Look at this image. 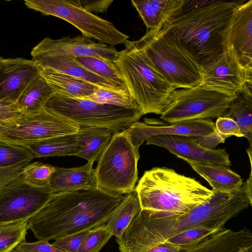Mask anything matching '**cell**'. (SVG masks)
I'll list each match as a JSON object with an SVG mask.
<instances>
[{"label": "cell", "mask_w": 252, "mask_h": 252, "mask_svg": "<svg viewBox=\"0 0 252 252\" xmlns=\"http://www.w3.org/2000/svg\"><path fill=\"white\" fill-rule=\"evenodd\" d=\"M252 83L247 84L237 94L224 117L234 120L240 126L243 137L252 143Z\"/></svg>", "instance_id": "83f0119b"}, {"label": "cell", "mask_w": 252, "mask_h": 252, "mask_svg": "<svg viewBox=\"0 0 252 252\" xmlns=\"http://www.w3.org/2000/svg\"><path fill=\"white\" fill-rule=\"evenodd\" d=\"M54 194L50 188L29 185L23 176L15 179L0 189V223L29 220Z\"/></svg>", "instance_id": "7c38bea8"}, {"label": "cell", "mask_w": 252, "mask_h": 252, "mask_svg": "<svg viewBox=\"0 0 252 252\" xmlns=\"http://www.w3.org/2000/svg\"><path fill=\"white\" fill-rule=\"evenodd\" d=\"M141 210L137 191L124 196L108 216L105 225L115 238H121L127 227Z\"/></svg>", "instance_id": "484cf974"}, {"label": "cell", "mask_w": 252, "mask_h": 252, "mask_svg": "<svg viewBox=\"0 0 252 252\" xmlns=\"http://www.w3.org/2000/svg\"><path fill=\"white\" fill-rule=\"evenodd\" d=\"M39 68L59 71L89 82L100 89L128 93L125 86L109 81L88 70L70 56H56L32 59Z\"/></svg>", "instance_id": "d6986e66"}, {"label": "cell", "mask_w": 252, "mask_h": 252, "mask_svg": "<svg viewBox=\"0 0 252 252\" xmlns=\"http://www.w3.org/2000/svg\"><path fill=\"white\" fill-rule=\"evenodd\" d=\"M221 231L222 230L203 227L189 228L170 237L162 243H169L177 247L182 251L198 244Z\"/></svg>", "instance_id": "4dcf8cb0"}, {"label": "cell", "mask_w": 252, "mask_h": 252, "mask_svg": "<svg viewBox=\"0 0 252 252\" xmlns=\"http://www.w3.org/2000/svg\"><path fill=\"white\" fill-rule=\"evenodd\" d=\"M35 157L27 148L0 140V167L25 161H31Z\"/></svg>", "instance_id": "e575fe53"}, {"label": "cell", "mask_w": 252, "mask_h": 252, "mask_svg": "<svg viewBox=\"0 0 252 252\" xmlns=\"http://www.w3.org/2000/svg\"><path fill=\"white\" fill-rule=\"evenodd\" d=\"M223 48L229 45L241 63L252 70V0L240 2L224 31Z\"/></svg>", "instance_id": "e0dca14e"}, {"label": "cell", "mask_w": 252, "mask_h": 252, "mask_svg": "<svg viewBox=\"0 0 252 252\" xmlns=\"http://www.w3.org/2000/svg\"><path fill=\"white\" fill-rule=\"evenodd\" d=\"M28 221L0 223V252H12L25 241Z\"/></svg>", "instance_id": "f546056e"}, {"label": "cell", "mask_w": 252, "mask_h": 252, "mask_svg": "<svg viewBox=\"0 0 252 252\" xmlns=\"http://www.w3.org/2000/svg\"><path fill=\"white\" fill-rule=\"evenodd\" d=\"M147 145H154L167 149L187 162L209 165H231L228 154L224 149L206 148L193 138L177 135H158L146 140Z\"/></svg>", "instance_id": "2e32d148"}, {"label": "cell", "mask_w": 252, "mask_h": 252, "mask_svg": "<svg viewBox=\"0 0 252 252\" xmlns=\"http://www.w3.org/2000/svg\"><path fill=\"white\" fill-rule=\"evenodd\" d=\"M55 92L39 74L27 86L16 103L22 113L37 111L44 109Z\"/></svg>", "instance_id": "f1b7e54d"}, {"label": "cell", "mask_w": 252, "mask_h": 252, "mask_svg": "<svg viewBox=\"0 0 252 252\" xmlns=\"http://www.w3.org/2000/svg\"><path fill=\"white\" fill-rule=\"evenodd\" d=\"M188 163L209 183L212 191L230 193L238 190L243 185L241 177L229 166Z\"/></svg>", "instance_id": "cb8c5ba5"}, {"label": "cell", "mask_w": 252, "mask_h": 252, "mask_svg": "<svg viewBox=\"0 0 252 252\" xmlns=\"http://www.w3.org/2000/svg\"><path fill=\"white\" fill-rule=\"evenodd\" d=\"M17 248L24 252H64L49 243L48 241L42 240L33 243L24 241Z\"/></svg>", "instance_id": "ab89813d"}, {"label": "cell", "mask_w": 252, "mask_h": 252, "mask_svg": "<svg viewBox=\"0 0 252 252\" xmlns=\"http://www.w3.org/2000/svg\"><path fill=\"white\" fill-rule=\"evenodd\" d=\"M215 125L217 131L224 139L231 136L243 137L240 126L230 118L224 116L218 117Z\"/></svg>", "instance_id": "74e56055"}, {"label": "cell", "mask_w": 252, "mask_h": 252, "mask_svg": "<svg viewBox=\"0 0 252 252\" xmlns=\"http://www.w3.org/2000/svg\"><path fill=\"white\" fill-rule=\"evenodd\" d=\"M113 133L112 130L105 128L80 126L76 137L81 150L75 156L93 163L98 161Z\"/></svg>", "instance_id": "d4e9b609"}, {"label": "cell", "mask_w": 252, "mask_h": 252, "mask_svg": "<svg viewBox=\"0 0 252 252\" xmlns=\"http://www.w3.org/2000/svg\"><path fill=\"white\" fill-rule=\"evenodd\" d=\"M105 224L91 229L77 252H99L113 236Z\"/></svg>", "instance_id": "d590c367"}, {"label": "cell", "mask_w": 252, "mask_h": 252, "mask_svg": "<svg viewBox=\"0 0 252 252\" xmlns=\"http://www.w3.org/2000/svg\"><path fill=\"white\" fill-rule=\"evenodd\" d=\"M39 74V68L32 60L0 57V100L16 102Z\"/></svg>", "instance_id": "ac0fdd59"}, {"label": "cell", "mask_w": 252, "mask_h": 252, "mask_svg": "<svg viewBox=\"0 0 252 252\" xmlns=\"http://www.w3.org/2000/svg\"><path fill=\"white\" fill-rule=\"evenodd\" d=\"M39 69L40 75L57 94L70 98H82L99 89L89 82L59 71L47 68Z\"/></svg>", "instance_id": "7402d4cb"}, {"label": "cell", "mask_w": 252, "mask_h": 252, "mask_svg": "<svg viewBox=\"0 0 252 252\" xmlns=\"http://www.w3.org/2000/svg\"><path fill=\"white\" fill-rule=\"evenodd\" d=\"M78 1L86 10L91 13H105L113 2V0H78Z\"/></svg>", "instance_id": "60d3db41"}, {"label": "cell", "mask_w": 252, "mask_h": 252, "mask_svg": "<svg viewBox=\"0 0 252 252\" xmlns=\"http://www.w3.org/2000/svg\"><path fill=\"white\" fill-rule=\"evenodd\" d=\"M249 247V240L242 231L224 229L181 252H245Z\"/></svg>", "instance_id": "603a6c76"}, {"label": "cell", "mask_w": 252, "mask_h": 252, "mask_svg": "<svg viewBox=\"0 0 252 252\" xmlns=\"http://www.w3.org/2000/svg\"><path fill=\"white\" fill-rule=\"evenodd\" d=\"M196 1L194 6L185 4L183 12L160 30L183 43L202 65L222 51L224 31L241 1Z\"/></svg>", "instance_id": "3957f363"}, {"label": "cell", "mask_w": 252, "mask_h": 252, "mask_svg": "<svg viewBox=\"0 0 252 252\" xmlns=\"http://www.w3.org/2000/svg\"><path fill=\"white\" fill-rule=\"evenodd\" d=\"M134 146L139 147L149 137L158 135H177L186 137H199L213 134L217 130L212 120H193L168 123L154 118H145L143 122L137 121L126 129Z\"/></svg>", "instance_id": "9a60e30c"}, {"label": "cell", "mask_w": 252, "mask_h": 252, "mask_svg": "<svg viewBox=\"0 0 252 252\" xmlns=\"http://www.w3.org/2000/svg\"><path fill=\"white\" fill-rule=\"evenodd\" d=\"M186 0H131L145 25L147 31H158L180 15Z\"/></svg>", "instance_id": "ffe728a7"}, {"label": "cell", "mask_w": 252, "mask_h": 252, "mask_svg": "<svg viewBox=\"0 0 252 252\" xmlns=\"http://www.w3.org/2000/svg\"><path fill=\"white\" fill-rule=\"evenodd\" d=\"M143 252H181V250L176 246L164 242L155 245Z\"/></svg>", "instance_id": "ee69618b"}, {"label": "cell", "mask_w": 252, "mask_h": 252, "mask_svg": "<svg viewBox=\"0 0 252 252\" xmlns=\"http://www.w3.org/2000/svg\"><path fill=\"white\" fill-rule=\"evenodd\" d=\"M190 137L202 146L209 149H214L219 144L224 143L225 140L218 132L207 136Z\"/></svg>", "instance_id": "7bdbcfd3"}, {"label": "cell", "mask_w": 252, "mask_h": 252, "mask_svg": "<svg viewBox=\"0 0 252 252\" xmlns=\"http://www.w3.org/2000/svg\"><path fill=\"white\" fill-rule=\"evenodd\" d=\"M119 51L114 46L95 42L84 36H64L54 39L47 37L31 51L32 59L56 56L91 57L114 63Z\"/></svg>", "instance_id": "5bb4252c"}, {"label": "cell", "mask_w": 252, "mask_h": 252, "mask_svg": "<svg viewBox=\"0 0 252 252\" xmlns=\"http://www.w3.org/2000/svg\"><path fill=\"white\" fill-rule=\"evenodd\" d=\"M236 95L208 90L200 84L191 88L177 89L171 94L160 119L174 123L225 116Z\"/></svg>", "instance_id": "30bf717a"}, {"label": "cell", "mask_w": 252, "mask_h": 252, "mask_svg": "<svg viewBox=\"0 0 252 252\" xmlns=\"http://www.w3.org/2000/svg\"><path fill=\"white\" fill-rule=\"evenodd\" d=\"M139 157L126 129L113 133L94 169L98 188L121 195L133 191L138 179Z\"/></svg>", "instance_id": "ba28073f"}, {"label": "cell", "mask_w": 252, "mask_h": 252, "mask_svg": "<svg viewBox=\"0 0 252 252\" xmlns=\"http://www.w3.org/2000/svg\"><path fill=\"white\" fill-rule=\"evenodd\" d=\"M75 59L79 64L98 76L125 86L114 63H108L91 57H75Z\"/></svg>", "instance_id": "836d02e7"}, {"label": "cell", "mask_w": 252, "mask_h": 252, "mask_svg": "<svg viewBox=\"0 0 252 252\" xmlns=\"http://www.w3.org/2000/svg\"><path fill=\"white\" fill-rule=\"evenodd\" d=\"M30 161H25L10 166L0 167V189L22 176L24 167Z\"/></svg>", "instance_id": "f35d334b"}, {"label": "cell", "mask_w": 252, "mask_h": 252, "mask_svg": "<svg viewBox=\"0 0 252 252\" xmlns=\"http://www.w3.org/2000/svg\"><path fill=\"white\" fill-rule=\"evenodd\" d=\"M90 162L73 168L55 167L50 182V189L53 194L92 190L98 188Z\"/></svg>", "instance_id": "44dd1931"}, {"label": "cell", "mask_w": 252, "mask_h": 252, "mask_svg": "<svg viewBox=\"0 0 252 252\" xmlns=\"http://www.w3.org/2000/svg\"><path fill=\"white\" fill-rule=\"evenodd\" d=\"M252 83V70L240 62L233 48L224 46L213 60L202 65L201 85L228 95H235Z\"/></svg>", "instance_id": "4fadbf2b"}, {"label": "cell", "mask_w": 252, "mask_h": 252, "mask_svg": "<svg viewBox=\"0 0 252 252\" xmlns=\"http://www.w3.org/2000/svg\"><path fill=\"white\" fill-rule=\"evenodd\" d=\"M55 167L49 164L35 161L24 168L23 177L29 185L42 188H50L51 176Z\"/></svg>", "instance_id": "d6a6232c"}, {"label": "cell", "mask_w": 252, "mask_h": 252, "mask_svg": "<svg viewBox=\"0 0 252 252\" xmlns=\"http://www.w3.org/2000/svg\"><path fill=\"white\" fill-rule=\"evenodd\" d=\"M124 196L100 188L54 194L28 221L38 240L58 238L105 224Z\"/></svg>", "instance_id": "7a4b0ae2"}, {"label": "cell", "mask_w": 252, "mask_h": 252, "mask_svg": "<svg viewBox=\"0 0 252 252\" xmlns=\"http://www.w3.org/2000/svg\"><path fill=\"white\" fill-rule=\"evenodd\" d=\"M80 127L43 109L22 113L0 123V140L25 147L43 139L76 134Z\"/></svg>", "instance_id": "8fae6325"}, {"label": "cell", "mask_w": 252, "mask_h": 252, "mask_svg": "<svg viewBox=\"0 0 252 252\" xmlns=\"http://www.w3.org/2000/svg\"><path fill=\"white\" fill-rule=\"evenodd\" d=\"M213 191L208 201L184 215L165 214L141 209L123 236L116 238L120 252H143L189 228L222 230L228 220L252 205L251 178L234 192Z\"/></svg>", "instance_id": "6da1fadb"}, {"label": "cell", "mask_w": 252, "mask_h": 252, "mask_svg": "<svg viewBox=\"0 0 252 252\" xmlns=\"http://www.w3.org/2000/svg\"><path fill=\"white\" fill-rule=\"evenodd\" d=\"M44 109L80 126L105 128L114 132L126 129L143 115L140 108L101 104L57 94L49 99Z\"/></svg>", "instance_id": "52a82bcc"}, {"label": "cell", "mask_w": 252, "mask_h": 252, "mask_svg": "<svg viewBox=\"0 0 252 252\" xmlns=\"http://www.w3.org/2000/svg\"><path fill=\"white\" fill-rule=\"evenodd\" d=\"M114 62L129 94L143 115H160L176 89L155 67L136 41L127 40Z\"/></svg>", "instance_id": "5b68a950"}, {"label": "cell", "mask_w": 252, "mask_h": 252, "mask_svg": "<svg viewBox=\"0 0 252 252\" xmlns=\"http://www.w3.org/2000/svg\"><path fill=\"white\" fill-rule=\"evenodd\" d=\"M90 230H83L58 238L52 244L64 252H77Z\"/></svg>", "instance_id": "8d00e7d4"}, {"label": "cell", "mask_w": 252, "mask_h": 252, "mask_svg": "<svg viewBox=\"0 0 252 252\" xmlns=\"http://www.w3.org/2000/svg\"><path fill=\"white\" fill-rule=\"evenodd\" d=\"M21 113L16 102L0 100V123Z\"/></svg>", "instance_id": "b9f144b4"}, {"label": "cell", "mask_w": 252, "mask_h": 252, "mask_svg": "<svg viewBox=\"0 0 252 252\" xmlns=\"http://www.w3.org/2000/svg\"><path fill=\"white\" fill-rule=\"evenodd\" d=\"M25 147L28 149L35 158L76 156L81 150L76 133L43 139Z\"/></svg>", "instance_id": "4316f807"}, {"label": "cell", "mask_w": 252, "mask_h": 252, "mask_svg": "<svg viewBox=\"0 0 252 252\" xmlns=\"http://www.w3.org/2000/svg\"><path fill=\"white\" fill-rule=\"evenodd\" d=\"M135 189L141 209L174 215L186 214L213 194L195 179L166 167L146 171Z\"/></svg>", "instance_id": "277c9868"}, {"label": "cell", "mask_w": 252, "mask_h": 252, "mask_svg": "<svg viewBox=\"0 0 252 252\" xmlns=\"http://www.w3.org/2000/svg\"><path fill=\"white\" fill-rule=\"evenodd\" d=\"M81 99H85L98 103L115 105L126 108H140L129 93H124L110 90L99 88L91 94Z\"/></svg>", "instance_id": "1f68e13d"}, {"label": "cell", "mask_w": 252, "mask_h": 252, "mask_svg": "<svg viewBox=\"0 0 252 252\" xmlns=\"http://www.w3.org/2000/svg\"><path fill=\"white\" fill-rule=\"evenodd\" d=\"M12 252H23L19 249H18L17 248H16Z\"/></svg>", "instance_id": "f6af8a7d"}, {"label": "cell", "mask_w": 252, "mask_h": 252, "mask_svg": "<svg viewBox=\"0 0 252 252\" xmlns=\"http://www.w3.org/2000/svg\"><path fill=\"white\" fill-rule=\"evenodd\" d=\"M150 61L176 90L202 82V64L183 43L161 30L147 32L136 40Z\"/></svg>", "instance_id": "8992f818"}, {"label": "cell", "mask_w": 252, "mask_h": 252, "mask_svg": "<svg viewBox=\"0 0 252 252\" xmlns=\"http://www.w3.org/2000/svg\"><path fill=\"white\" fill-rule=\"evenodd\" d=\"M26 6L42 15H51L74 26L83 36L112 46L125 44L129 36L110 21L86 10L78 0H25Z\"/></svg>", "instance_id": "9c48e42d"}]
</instances>
